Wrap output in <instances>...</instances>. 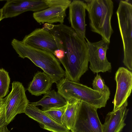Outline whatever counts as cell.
Instances as JSON below:
<instances>
[{
	"label": "cell",
	"mask_w": 132,
	"mask_h": 132,
	"mask_svg": "<svg viewBox=\"0 0 132 132\" xmlns=\"http://www.w3.org/2000/svg\"><path fill=\"white\" fill-rule=\"evenodd\" d=\"M54 83L53 80L47 74L38 71L29 83L27 90L31 95L39 96L50 90Z\"/></svg>",
	"instance_id": "cell-15"
},
{
	"label": "cell",
	"mask_w": 132,
	"mask_h": 132,
	"mask_svg": "<svg viewBox=\"0 0 132 132\" xmlns=\"http://www.w3.org/2000/svg\"><path fill=\"white\" fill-rule=\"evenodd\" d=\"M21 42L25 44L48 51L53 54L55 51L58 49L54 36L43 28L36 29L26 35Z\"/></svg>",
	"instance_id": "cell-10"
},
{
	"label": "cell",
	"mask_w": 132,
	"mask_h": 132,
	"mask_svg": "<svg viewBox=\"0 0 132 132\" xmlns=\"http://www.w3.org/2000/svg\"><path fill=\"white\" fill-rule=\"evenodd\" d=\"M124 52L123 62L132 70V5L128 1H120L116 12Z\"/></svg>",
	"instance_id": "cell-4"
},
{
	"label": "cell",
	"mask_w": 132,
	"mask_h": 132,
	"mask_svg": "<svg viewBox=\"0 0 132 132\" xmlns=\"http://www.w3.org/2000/svg\"><path fill=\"white\" fill-rule=\"evenodd\" d=\"M68 19L71 28L81 38H86V3L80 0L71 1L69 7Z\"/></svg>",
	"instance_id": "cell-11"
},
{
	"label": "cell",
	"mask_w": 132,
	"mask_h": 132,
	"mask_svg": "<svg viewBox=\"0 0 132 132\" xmlns=\"http://www.w3.org/2000/svg\"><path fill=\"white\" fill-rule=\"evenodd\" d=\"M3 19V9H0V21Z\"/></svg>",
	"instance_id": "cell-24"
},
{
	"label": "cell",
	"mask_w": 132,
	"mask_h": 132,
	"mask_svg": "<svg viewBox=\"0 0 132 132\" xmlns=\"http://www.w3.org/2000/svg\"><path fill=\"white\" fill-rule=\"evenodd\" d=\"M53 55L57 57L59 61L63 58L64 53L62 50L58 49L55 51Z\"/></svg>",
	"instance_id": "cell-22"
},
{
	"label": "cell",
	"mask_w": 132,
	"mask_h": 132,
	"mask_svg": "<svg viewBox=\"0 0 132 132\" xmlns=\"http://www.w3.org/2000/svg\"><path fill=\"white\" fill-rule=\"evenodd\" d=\"M69 6L59 5L34 12L33 16L39 23L51 24L57 22L63 24L66 16V12Z\"/></svg>",
	"instance_id": "cell-14"
},
{
	"label": "cell",
	"mask_w": 132,
	"mask_h": 132,
	"mask_svg": "<svg viewBox=\"0 0 132 132\" xmlns=\"http://www.w3.org/2000/svg\"><path fill=\"white\" fill-rule=\"evenodd\" d=\"M97 109L81 102L74 128L71 132H103Z\"/></svg>",
	"instance_id": "cell-7"
},
{
	"label": "cell",
	"mask_w": 132,
	"mask_h": 132,
	"mask_svg": "<svg viewBox=\"0 0 132 132\" xmlns=\"http://www.w3.org/2000/svg\"><path fill=\"white\" fill-rule=\"evenodd\" d=\"M2 109H1V110H0V113H1V111L2 110Z\"/></svg>",
	"instance_id": "cell-26"
},
{
	"label": "cell",
	"mask_w": 132,
	"mask_h": 132,
	"mask_svg": "<svg viewBox=\"0 0 132 132\" xmlns=\"http://www.w3.org/2000/svg\"><path fill=\"white\" fill-rule=\"evenodd\" d=\"M91 30L110 43L113 31L111 24L113 3L111 0H85Z\"/></svg>",
	"instance_id": "cell-2"
},
{
	"label": "cell",
	"mask_w": 132,
	"mask_h": 132,
	"mask_svg": "<svg viewBox=\"0 0 132 132\" xmlns=\"http://www.w3.org/2000/svg\"><path fill=\"white\" fill-rule=\"evenodd\" d=\"M10 82L9 73L3 68L0 69V98L8 94Z\"/></svg>",
	"instance_id": "cell-18"
},
{
	"label": "cell",
	"mask_w": 132,
	"mask_h": 132,
	"mask_svg": "<svg viewBox=\"0 0 132 132\" xmlns=\"http://www.w3.org/2000/svg\"><path fill=\"white\" fill-rule=\"evenodd\" d=\"M56 84L57 92L66 101L72 100L84 102L97 109L105 107L110 98L103 94L79 82L64 77Z\"/></svg>",
	"instance_id": "cell-3"
},
{
	"label": "cell",
	"mask_w": 132,
	"mask_h": 132,
	"mask_svg": "<svg viewBox=\"0 0 132 132\" xmlns=\"http://www.w3.org/2000/svg\"><path fill=\"white\" fill-rule=\"evenodd\" d=\"M67 106V104L60 107L51 108L44 111L53 121L62 125V117L66 110Z\"/></svg>",
	"instance_id": "cell-20"
},
{
	"label": "cell",
	"mask_w": 132,
	"mask_h": 132,
	"mask_svg": "<svg viewBox=\"0 0 132 132\" xmlns=\"http://www.w3.org/2000/svg\"><path fill=\"white\" fill-rule=\"evenodd\" d=\"M92 84L93 90L110 96V92L109 87L105 84L104 79L98 73L95 77Z\"/></svg>",
	"instance_id": "cell-19"
},
{
	"label": "cell",
	"mask_w": 132,
	"mask_h": 132,
	"mask_svg": "<svg viewBox=\"0 0 132 132\" xmlns=\"http://www.w3.org/2000/svg\"><path fill=\"white\" fill-rule=\"evenodd\" d=\"M0 132H4L3 126L0 128Z\"/></svg>",
	"instance_id": "cell-25"
},
{
	"label": "cell",
	"mask_w": 132,
	"mask_h": 132,
	"mask_svg": "<svg viewBox=\"0 0 132 132\" xmlns=\"http://www.w3.org/2000/svg\"><path fill=\"white\" fill-rule=\"evenodd\" d=\"M88 48L89 68L94 73L99 72H110L112 69L111 63L106 56L109 43L102 39L92 43L86 38Z\"/></svg>",
	"instance_id": "cell-6"
},
{
	"label": "cell",
	"mask_w": 132,
	"mask_h": 132,
	"mask_svg": "<svg viewBox=\"0 0 132 132\" xmlns=\"http://www.w3.org/2000/svg\"><path fill=\"white\" fill-rule=\"evenodd\" d=\"M127 100L119 108L109 112L102 125L103 132H121L126 125L125 122L129 109Z\"/></svg>",
	"instance_id": "cell-13"
},
{
	"label": "cell",
	"mask_w": 132,
	"mask_h": 132,
	"mask_svg": "<svg viewBox=\"0 0 132 132\" xmlns=\"http://www.w3.org/2000/svg\"><path fill=\"white\" fill-rule=\"evenodd\" d=\"M67 102V108L61 118L62 125L71 132L75 126L81 101L72 100Z\"/></svg>",
	"instance_id": "cell-17"
},
{
	"label": "cell",
	"mask_w": 132,
	"mask_h": 132,
	"mask_svg": "<svg viewBox=\"0 0 132 132\" xmlns=\"http://www.w3.org/2000/svg\"><path fill=\"white\" fill-rule=\"evenodd\" d=\"M11 44L19 57L29 59L49 76L55 83L57 84L65 77V71L59 60L52 53L25 44L15 38L12 40Z\"/></svg>",
	"instance_id": "cell-1"
},
{
	"label": "cell",
	"mask_w": 132,
	"mask_h": 132,
	"mask_svg": "<svg viewBox=\"0 0 132 132\" xmlns=\"http://www.w3.org/2000/svg\"><path fill=\"white\" fill-rule=\"evenodd\" d=\"M4 107V99L3 98H0V110L3 109Z\"/></svg>",
	"instance_id": "cell-23"
},
{
	"label": "cell",
	"mask_w": 132,
	"mask_h": 132,
	"mask_svg": "<svg viewBox=\"0 0 132 132\" xmlns=\"http://www.w3.org/2000/svg\"><path fill=\"white\" fill-rule=\"evenodd\" d=\"M5 125H6L5 113L4 110L3 109L0 114V128Z\"/></svg>",
	"instance_id": "cell-21"
},
{
	"label": "cell",
	"mask_w": 132,
	"mask_h": 132,
	"mask_svg": "<svg viewBox=\"0 0 132 132\" xmlns=\"http://www.w3.org/2000/svg\"><path fill=\"white\" fill-rule=\"evenodd\" d=\"M24 113L39 123L44 129L52 132H71L63 125L53 121L44 111L31 103L28 104Z\"/></svg>",
	"instance_id": "cell-12"
},
{
	"label": "cell",
	"mask_w": 132,
	"mask_h": 132,
	"mask_svg": "<svg viewBox=\"0 0 132 132\" xmlns=\"http://www.w3.org/2000/svg\"><path fill=\"white\" fill-rule=\"evenodd\" d=\"M31 103L36 106H42L41 110L43 111L67 104V102L64 98L54 90L48 91L39 101Z\"/></svg>",
	"instance_id": "cell-16"
},
{
	"label": "cell",
	"mask_w": 132,
	"mask_h": 132,
	"mask_svg": "<svg viewBox=\"0 0 132 132\" xmlns=\"http://www.w3.org/2000/svg\"><path fill=\"white\" fill-rule=\"evenodd\" d=\"M51 7L50 0H7L2 8L3 17L11 18L26 11L37 12Z\"/></svg>",
	"instance_id": "cell-8"
},
{
	"label": "cell",
	"mask_w": 132,
	"mask_h": 132,
	"mask_svg": "<svg viewBox=\"0 0 132 132\" xmlns=\"http://www.w3.org/2000/svg\"><path fill=\"white\" fill-rule=\"evenodd\" d=\"M25 88L21 82L14 81L10 92L4 98V110L7 126L18 114L25 113L29 103L25 93Z\"/></svg>",
	"instance_id": "cell-5"
},
{
	"label": "cell",
	"mask_w": 132,
	"mask_h": 132,
	"mask_svg": "<svg viewBox=\"0 0 132 132\" xmlns=\"http://www.w3.org/2000/svg\"><path fill=\"white\" fill-rule=\"evenodd\" d=\"M117 87L112 103L113 111L120 108L127 100L130 96L132 88V73L131 71L123 67L119 68L115 76Z\"/></svg>",
	"instance_id": "cell-9"
}]
</instances>
